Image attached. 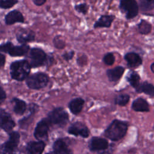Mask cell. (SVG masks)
Here are the masks:
<instances>
[{"label":"cell","mask_w":154,"mask_h":154,"mask_svg":"<svg viewBox=\"0 0 154 154\" xmlns=\"http://www.w3.org/2000/svg\"><path fill=\"white\" fill-rule=\"evenodd\" d=\"M26 56H28L29 60L31 69L51 66L54 61L52 55L47 54L43 49L37 47L30 48Z\"/></svg>","instance_id":"6da1fadb"},{"label":"cell","mask_w":154,"mask_h":154,"mask_svg":"<svg viewBox=\"0 0 154 154\" xmlns=\"http://www.w3.org/2000/svg\"><path fill=\"white\" fill-rule=\"evenodd\" d=\"M11 79L17 81H23L30 75L31 67L27 59L17 60L13 61L9 67Z\"/></svg>","instance_id":"7a4b0ae2"},{"label":"cell","mask_w":154,"mask_h":154,"mask_svg":"<svg viewBox=\"0 0 154 154\" xmlns=\"http://www.w3.org/2000/svg\"><path fill=\"white\" fill-rule=\"evenodd\" d=\"M128 125L126 122L119 120H114L105 131V135L112 141L122 139L126 134Z\"/></svg>","instance_id":"3957f363"},{"label":"cell","mask_w":154,"mask_h":154,"mask_svg":"<svg viewBox=\"0 0 154 154\" xmlns=\"http://www.w3.org/2000/svg\"><path fill=\"white\" fill-rule=\"evenodd\" d=\"M29 49L30 46L28 44L14 45L10 41L0 44V52L7 54L13 57L26 56Z\"/></svg>","instance_id":"277c9868"},{"label":"cell","mask_w":154,"mask_h":154,"mask_svg":"<svg viewBox=\"0 0 154 154\" xmlns=\"http://www.w3.org/2000/svg\"><path fill=\"white\" fill-rule=\"evenodd\" d=\"M25 81L26 86L29 88L40 90L48 85L49 77L46 73L38 72L29 75Z\"/></svg>","instance_id":"5b68a950"},{"label":"cell","mask_w":154,"mask_h":154,"mask_svg":"<svg viewBox=\"0 0 154 154\" xmlns=\"http://www.w3.org/2000/svg\"><path fill=\"white\" fill-rule=\"evenodd\" d=\"M48 119L50 124L63 126L67 123L69 116L63 108L58 107L54 109L49 113Z\"/></svg>","instance_id":"8992f818"},{"label":"cell","mask_w":154,"mask_h":154,"mask_svg":"<svg viewBox=\"0 0 154 154\" xmlns=\"http://www.w3.org/2000/svg\"><path fill=\"white\" fill-rule=\"evenodd\" d=\"M119 8L127 19H132L138 14V5L136 0H120Z\"/></svg>","instance_id":"52a82bcc"},{"label":"cell","mask_w":154,"mask_h":154,"mask_svg":"<svg viewBox=\"0 0 154 154\" xmlns=\"http://www.w3.org/2000/svg\"><path fill=\"white\" fill-rule=\"evenodd\" d=\"M16 38L20 45L27 44L35 40V33L30 29L20 28L16 33Z\"/></svg>","instance_id":"ba28073f"},{"label":"cell","mask_w":154,"mask_h":154,"mask_svg":"<svg viewBox=\"0 0 154 154\" xmlns=\"http://www.w3.org/2000/svg\"><path fill=\"white\" fill-rule=\"evenodd\" d=\"M50 123L48 119H45L39 122L35 129L34 135L36 139L39 141L45 140L48 138V132L49 128Z\"/></svg>","instance_id":"9c48e42d"},{"label":"cell","mask_w":154,"mask_h":154,"mask_svg":"<svg viewBox=\"0 0 154 154\" xmlns=\"http://www.w3.org/2000/svg\"><path fill=\"white\" fill-rule=\"evenodd\" d=\"M4 22L7 25H12L17 23H24L25 17L19 10L14 9L5 14Z\"/></svg>","instance_id":"30bf717a"},{"label":"cell","mask_w":154,"mask_h":154,"mask_svg":"<svg viewBox=\"0 0 154 154\" xmlns=\"http://www.w3.org/2000/svg\"><path fill=\"white\" fill-rule=\"evenodd\" d=\"M14 126L15 123L11 115L4 109H0V128L8 132Z\"/></svg>","instance_id":"8fae6325"},{"label":"cell","mask_w":154,"mask_h":154,"mask_svg":"<svg viewBox=\"0 0 154 154\" xmlns=\"http://www.w3.org/2000/svg\"><path fill=\"white\" fill-rule=\"evenodd\" d=\"M69 134L75 136H81L83 138H87L88 137L90 131L87 127L81 122H75L73 123L68 129Z\"/></svg>","instance_id":"7c38bea8"},{"label":"cell","mask_w":154,"mask_h":154,"mask_svg":"<svg viewBox=\"0 0 154 154\" xmlns=\"http://www.w3.org/2000/svg\"><path fill=\"white\" fill-rule=\"evenodd\" d=\"M88 147L91 151L98 152L106 150L108 147L107 140L99 137H93L88 143Z\"/></svg>","instance_id":"4fadbf2b"},{"label":"cell","mask_w":154,"mask_h":154,"mask_svg":"<svg viewBox=\"0 0 154 154\" xmlns=\"http://www.w3.org/2000/svg\"><path fill=\"white\" fill-rule=\"evenodd\" d=\"M124 58L129 67L135 68L141 65L143 61L141 57L135 52H128L125 55Z\"/></svg>","instance_id":"5bb4252c"},{"label":"cell","mask_w":154,"mask_h":154,"mask_svg":"<svg viewBox=\"0 0 154 154\" xmlns=\"http://www.w3.org/2000/svg\"><path fill=\"white\" fill-rule=\"evenodd\" d=\"M125 72V68L119 66L111 69H108L106 72V76L111 82L118 81Z\"/></svg>","instance_id":"9a60e30c"},{"label":"cell","mask_w":154,"mask_h":154,"mask_svg":"<svg viewBox=\"0 0 154 154\" xmlns=\"http://www.w3.org/2000/svg\"><path fill=\"white\" fill-rule=\"evenodd\" d=\"M115 19L114 15H102L94 23V28H109Z\"/></svg>","instance_id":"2e32d148"},{"label":"cell","mask_w":154,"mask_h":154,"mask_svg":"<svg viewBox=\"0 0 154 154\" xmlns=\"http://www.w3.org/2000/svg\"><path fill=\"white\" fill-rule=\"evenodd\" d=\"M45 147V144L42 141L29 142L26 147L28 154H42Z\"/></svg>","instance_id":"e0dca14e"},{"label":"cell","mask_w":154,"mask_h":154,"mask_svg":"<svg viewBox=\"0 0 154 154\" xmlns=\"http://www.w3.org/2000/svg\"><path fill=\"white\" fill-rule=\"evenodd\" d=\"M55 152L59 154H72V150L69 147L67 144L61 139L57 140L53 145Z\"/></svg>","instance_id":"ac0fdd59"},{"label":"cell","mask_w":154,"mask_h":154,"mask_svg":"<svg viewBox=\"0 0 154 154\" xmlns=\"http://www.w3.org/2000/svg\"><path fill=\"white\" fill-rule=\"evenodd\" d=\"M132 108L138 112H147L149 111V106L147 102L143 98L139 97L134 100Z\"/></svg>","instance_id":"d6986e66"},{"label":"cell","mask_w":154,"mask_h":154,"mask_svg":"<svg viewBox=\"0 0 154 154\" xmlns=\"http://www.w3.org/2000/svg\"><path fill=\"white\" fill-rule=\"evenodd\" d=\"M84 104V100L81 97L72 99L69 103V108L73 114H78L82 110Z\"/></svg>","instance_id":"ffe728a7"},{"label":"cell","mask_w":154,"mask_h":154,"mask_svg":"<svg viewBox=\"0 0 154 154\" xmlns=\"http://www.w3.org/2000/svg\"><path fill=\"white\" fill-rule=\"evenodd\" d=\"M11 102L13 105V110L15 113L21 115L25 112L26 109V103L24 100L14 97Z\"/></svg>","instance_id":"44dd1931"},{"label":"cell","mask_w":154,"mask_h":154,"mask_svg":"<svg viewBox=\"0 0 154 154\" xmlns=\"http://www.w3.org/2000/svg\"><path fill=\"white\" fill-rule=\"evenodd\" d=\"M20 135L17 132H12L9 135L8 140L4 144L13 150H17V145L19 143Z\"/></svg>","instance_id":"7402d4cb"},{"label":"cell","mask_w":154,"mask_h":154,"mask_svg":"<svg viewBox=\"0 0 154 154\" xmlns=\"http://www.w3.org/2000/svg\"><path fill=\"white\" fill-rule=\"evenodd\" d=\"M138 93H144L150 96H154V85L147 81L141 83L139 87L136 90Z\"/></svg>","instance_id":"603a6c76"},{"label":"cell","mask_w":154,"mask_h":154,"mask_svg":"<svg viewBox=\"0 0 154 154\" xmlns=\"http://www.w3.org/2000/svg\"><path fill=\"white\" fill-rule=\"evenodd\" d=\"M127 81L129 83V84L134 87L135 90L139 87L140 85V76L138 73L134 71H131L129 73L127 76Z\"/></svg>","instance_id":"cb8c5ba5"},{"label":"cell","mask_w":154,"mask_h":154,"mask_svg":"<svg viewBox=\"0 0 154 154\" xmlns=\"http://www.w3.org/2000/svg\"><path fill=\"white\" fill-rule=\"evenodd\" d=\"M137 28L138 32L140 34L144 35L148 34L152 30L151 24L145 20H141L137 25Z\"/></svg>","instance_id":"d4e9b609"},{"label":"cell","mask_w":154,"mask_h":154,"mask_svg":"<svg viewBox=\"0 0 154 154\" xmlns=\"http://www.w3.org/2000/svg\"><path fill=\"white\" fill-rule=\"evenodd\" d=\"M139 5L143 11H151L154 9V0H139Z\"/></svg>","instance_id":"484cf974"},{"label":"cell","mask_w":154,"mask_h":154,"mask_svg":"<svg viewBox=\"0 0 154 154\" xmlns=\"http://www.w3.org/2000/svg\"><path fill=\"white\" fill-rule=\"evenodd\" d=\"M130 97L127 94H122L118 95L114 100L115 103L119 105L120 106H125L126 105L128 102L129 101Z\"/></svg>","instance_id":"4316f807"},{"label":"cell","mask_w":154,"mask_h":154,"mask_svg":"<svg viewBox=\"0 0 154 154\" xmlns=\"http://www.w3.org/2000/svg\"><path fill=\"white\" fill-rule=\"evenodd\" d=\"M19 0H0V8L7 10L16 5Z\"/></svg>","instance_id":"83f0119b"},{"label":"cell","mask_w":154,"mask_h":154,"mask_svg":"<svg viewBox=\"0 0 154 154\" xmlns=\"http://www.w3.org/2000/svg\"><path fill=\"white\" fill-rule=\"evenodd\" d=\"M53 44L54 45V47L57 49H63L65 47V42L64 41L61 39V35H56L53 38Z\"/></svg>","instance_id":"f1b7e54d"},{"label":"cell","mask_w":154,"mask_h":154,"mask_svg":"<svg viewBox=\"0 0 154 154\" xmlns=\"http://www.w3.org/2000/svg\"><path fill=\"white\" fill-rule=\"evenodd\" d=\"M103 63L108 65L111 66L115 62V56L112 52H108L104 55L103 57Z\"/></svg>","instance_id":"f546056e"},{"label":"cell","mask_w":154,"mask_h":154,"mask_svg":"<svg viewBox=\"0 0 154 154\" xmlns=\"http://www.w3.org/2000/svg\"><path fill=\"white\" fill-rule=\"evenodd\" d=\"M75 10L79 13L82 14H86L88 10V6L86 3H82L77 4L74 7Z\"/></svg>","instance_id":"4dcf8cb0"},{"label":"cell","mask_w":154,"mask_h":154,"mask_svg":"<svg viewBox=\"0 0 154 154\" xmlns=\"http://www.w3.org/2000/svg\"><path fill=\"white\" fill-rule=\"evenodd\" d=\"M0 154H19V152L18 150L11 149L3 144L0 146Z\"/></svg>","instance_id":"1f68e13d"},{"label":"cell","mask_w":154,"mask_h":154,"mask_svg":"<svg viewBox=\"0 0 154 154\" xmlns=\"http://www.w3.org/2000/svg\"><path fill=\"white\" fill-rule=\"evenodd\" d=\"M74 55H75V52L73 51H70L67 52H64L62 55V57L66 61H69V60H71L73 58Z\"/></svg>","instance_id":"d6a6232c"},{"label":"cell","mask_w":154,"mask_h":154,"mask_svg":"<svg viewBox=\"0 0 154 154\" xmlns=\"http://www.w3.org/2000/svg\"><path fill=\"white\" fill-rule=\"evenodd\" d=\"M6 97H7V94H6L5 91L4 90V88L1 86H0V104L4 101Z\"/></svg>","instance_id":"836d02e7"},{"label":"cell","mask_w":154,"mask_h":154,"mask_svg":"<svg viewBox=\"0 0 154 154\" xmlns=\"http://www.w3.org/2000/svg\"><path fill=\"white\" fill-rule=\"evenodd\" d=\"M5 63H6L5 55L4 54L0 52V69L2 68L5 66Z\"/></svg>","instance_id":"e575fe53"},{"label":"cell","mask_w":154,"mask_h":154,"mask_svg":"<svg viewBox=\"0 0 154 154\" xmlns=\"http://www.w3.org/2000/svg\"><path fill=\"white\" fill-rule=\"evenodd\" d=\"M46 1L47 0H32L33 4L37 7H40L45 4Z\"/></svg>","instance_id":"d590c367"},{"label":"cell","mask_w":154,"mask_h":154,"mask_svg":"<svg viewBox=\"0 0 154 154\" xmlns=\"http://www.w3.org/2000/svg\"><path fill=\"white\" fill-rule=\"evenodd\" d=\"M150 70L154 73V62L151 64L150 65Z\"/></svg>","instance_id":"8d00e7d4"},{"label":"cell","mask_w":154,"mask_h":154,"mask_svg":"<svg viewBox=\"0 0 154 154\" xmlns=\"http://www.w3.org/2000/svg\"><path fill=\"white\" fill-rule=\"evenodd\" d=\"M46 154H59V153H58L57 152H49V153H46Z\"/></svg>","instance_id":"74e56055"},{"label":"cell","mask_w":154,"mask_h":154,"mask_svg":"<svg viewBox=\"0 0 154 154\" xmlns=\"http://www.w3.org/2000/svg\"><path fill=\"white\" fill-rule=\"evenodd\" d=\"M153 128H154V127H153Z\"/></svg>","instance_id":"f35d334b"}]
</instances>
